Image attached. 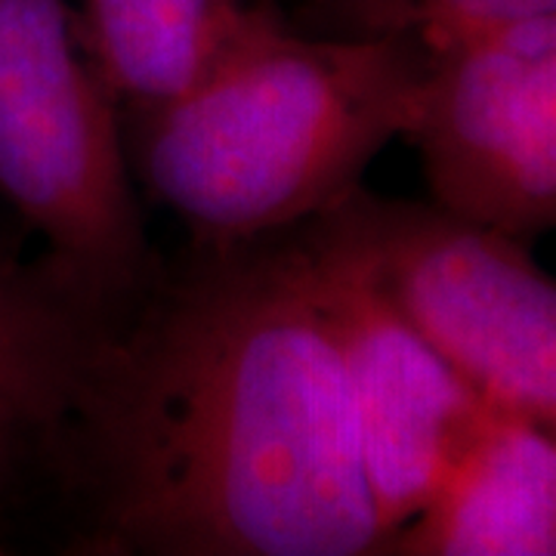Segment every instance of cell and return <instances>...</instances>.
<instances>
[{
	"label": "cell",
	"mask_w": 556,
	"mask_h": 556,
	"mask_svg": "<svg viewBox=\"0 0 556 556\" xmlns=\"http://www.w3.org/2000/svg\"><path fill=\"white\" fill-rule=\"evenodd\" d=\"M53 479L80 507L75 554H380L338 346L285 232L159 266Z\"/></svg>",
	"instance_id": "1"
},
{
	"label": "cell",
	"mask_w": 556,
	"mask_h": 556,
	"mask_svg": "<svg viewBox=\"0 0 556 556\" xmlns=\"http://www.w3.org/2000/svg\"><path fill=\"white\" fill-rule=\"evenodd\" d=\"M424 65L420 40L313 38L285 25L192 93L121 115L130 177L186 223L192 244L281 236L356 189L402 137Z\"/></svg>",
	"instance_id": "2"
},
{
	"label": "cell",
	"mask_w": 556,
	"mask_h": 556,
	"mask_svg": "<svg viewBox=\"0 0 556 556\" xmlns=\"http://www.w3.org/2000/svg\"><path fill=\"white\" fill-rule=\"evenodd\" d=\"M0 195L38 232L40 263L118 331L155 281L121 112L65 0H0Z\"/></svg>",
	"instance_id": "3"
},
{
	"label": "cell",
	"mask_w": 556,
	"mask_h": 556,
	"mask_svg": "<svg viewBox=\"0 0 556 556\" xmlns=\"http://www.w3.org/2000/svg\"><path fill=\"white\" fill-rule=\"evenodd\" d=\"M285 236L368 288L489 408L554 430L556 285L526 241L362 182Z\"/></svg>",
	"instance_id": "4"
},
{
	"label": "cell",
	"mask_w": 556,
	"mask_h": 556,
	"mask_svg": "<svg viewBox=\"0 0 556 556\" xmlns=\"http://www.w3.org/2000/svg\"><path fill=\"white\" fill-rule=\"evenodd\" d=\"M433 204L529 241L556 223V13L427 47L412 115Z\"/></svg>",
	"instance_id": "5"
},
{
	"label": "cell",
	"mask_w": 556,
	"mask_h": 556,
	"mask_svg": "<svg viewBox=\"0 0 556 556\" xmlns=\"http://www.w3.org/2000/svg\"><path fill=\"white\" fill-rule=\"evenodd\" d=\"M294 248L343 365L383 551L433 495L489 405L368 288Z\"/></svg>",
	"instance_id": "6"
},
{
	"label": "cell",
	"mask_w": 556,
	"mask_h": 556,
	"mask_svg": "<svg viewBox=\"0 0 556 556\" xmlns=\"http://www.w3.org/2000/svg\"><path fill=\"white\" fill-rule=\"evenodd\" d=\"M112 334L40 260L0 244V504L38 470L56 477L87 371Z\"/></svg>",
	"instance_id": "7"
},
{
	"label": "cell",
	"mask_w": 556,
	"mask_h": 556,
	"mask_svg": "<svg viewBox=\"0 0 556 556\" xmlns=\"http://www.w3.org/2000/svg\"><path fill=\"white\" fill-rule=\"evenodd\" d=\"M556 551L554 430L489 408L433 495L380 554L551 556Z\"/></svg>",
	"instance_id": "8"
},
{
	"label": "cell",
	"mask_w": 556,
	"mask_h": 556,
	"mask_svg": "<svg viewBox=\"0 0 556 556\" xmlns=\"http://www.w3.org/2000/svg\"><path fill=\"white\" fill-rule=\"evenodd\" d=\"M288 25L281 0H80V47L121 115L192 93Z\"/></svg>",
	"instance_id": "9"
},
{
	"label": "cell",
	"mask_w": 556,
	"mask_h": 556,
	"mask_svg": "<svg viewBox=\"0 0 556 556\" xmlns=\"http://www.w3.org/2000/svg\"><path fill=\"white\" fill-rule=\"evenodd\" d=\"M300 35L334 40L412 38L424 47L510 20L556 13V0H285Z\"/></svg>",
	"instance_id": "10"
}]
</instances>
